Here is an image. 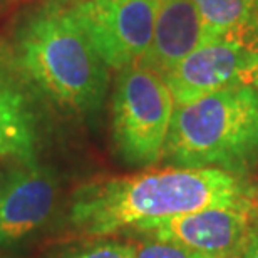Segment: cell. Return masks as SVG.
<instances>
[{
	"mask_svg": "<svg viewBox=\"0 0 258 258\" xmlns=\"http://www.w3.org/2000/svg\"><path fill=\"white\" fill-rule=\"evenodd\" d=\"M251 189L246 178L221 169L166 166L84 184L72 196L69 221L87 236L127 233L149 221L251 205Z\"/></svg>",
	"mask_w": 258,
	"mask_h": 258,
	"instance_id": "1",
	"label": "cell"
},
{
	"mask_svg": "<svg viewBox=\"0 0 258 258\" xmlns=\"http://www.w3.org/2000/svg\"><path fill=\"white\" fill-rule=\"evenodd\" d=\"M161 159L248 178L258 168V89L228 87L176 106Z\"/></svg>",
	"mask_w": 258,
	"mask_h": 258,
	"instance_id": "2",
	"label": "cell"
},
{
	"mask_svg": "<svg viewBox=\"0 0 258 258\" xmlns=\"http://www.w3.org/2000/svg\"><path fill=\"white\" fill-rule=\"evenodd\" d=\"M19 59L27 76L60 106L81 114L99 111L109 72L72 10L47 7L19 35Z\"/></svg>",
	"mask_w": 258,
	"mask_h": 258,
	"instance_id": "3",
	"label": "cell"
},
{
	"mask_svg": "<svg viewBox=\"0 0 258 258\" xmlns=\"http://www.w3.org/2000/svg\"><path fill=\"white\" fill-rule=\"evenodd\" d=\"M112 141L127 166L149 168L161 161L174 101L156 72L136 64L119 69L112 91Z\"/></svg>",
	"mask_w": 258,
	"mask_h": 258,
	"instance_id": "4",
	"label": "cell"
},
{
	"mask_svg": "<svg viewBox=\"0 0 258 258\" xmlns=\"http://www.w3.org/2000/svg\"><path fill=\"white\" fill-rule=\"evenodd\" d=\"M159 0H82L72 9L107 67L133 66L153 37Z\"/></svg>",
	"mask_w": 258,
	"mask_h": 258,
	"instance_id": "5",
	"label": "cell"
},
{
	"mask_svg": "<svg viewBox=\"0 0 258 258\" xmlns=\"http://www.w3.org/2000/svg\"><path fill=\"white\" fill-rule=\"evenodd\" d=\"M163 79L173 96L174 107L228 87L251 86L258 89V42L210 40Z\"/></svg>",
	"mask_w": 258,
	"mask_h": 258,
	"instance_id": "6",
	"label": "cell"
},
{
	"mask_svg": "<svg viewBox=\"0 0 258 258\" xmlns=\"http://www.w3.org/2000/svg\"><path fill=\"white\" fill-rule=\"evenodd\" d=\"M255 215L251 205L208 208L174 218L149 221L131 233L183 245L206 258H240Z\"/></svg>",
	"mask_w": 258,
	"mask_h": 258,
	"instance_id": "7",
	"label": "cell"
},
{
	"mask_svg": "<svg viewBox=\"0 0 258 258\" xmlns=\"http://www.w3.org/2000/svg\"><path fill=\"white\" fill-rule=\"evenodd\" d=\"M57 196L54 174L34 161L15 168L0 184V245H12L40 228Z\"/></svg>",
	"mask_w": 258,
	"mask_h": 258,
	"instance_id": "8",
	"label": "cell"
},
{
	"mask_svg": "<svg viewBox=\"0 0 258 258\" xmlns=\"http://www.w3.org/2000/svg\"><path fill=\"white\" fill-rule=\"evenodd\" d=\"M206 42L193 0H159L153 37L136 66L164 77Z\"/></svg>",
	"mask_w": 258,
	"mask_h": 258,
	"instance_id": "9",
	"label": "cell"
},
{
	"mask_svg": "<svg viewBox=\"0 0 258 258\" xmlns=\"http://www.w3.org/2000/svg\"><path fill=\"white\" fill-rule=\"evenodd\" d=\"M35 116L24 92L0 76V158L34 161Z\"/></svg>",
	"mask_w": 258,
	"mask_h": 258,
	"instance_id": "10",
	"label": "cell"
},
{
	"mask_svg": "<svg viewBox=\"0 0 258 258\" xmlns=\"http://www.w3.org/2000/svg\"><path fill=\"white\" fill-rule=\"evenodd\" d=\"M203 22L206 42H258V0H193Z\"/></svg>",
	"mask_w": 258,
	"mask_h": 258,
	"instance_id": "11",
	"label": "cell"
},
{
	"mask_svg": "<svg viewBox=\"0 0 258 258\" xmlns=\"http://www.w3.org/2000/svg\"><path fill=\"white\" fill-rule=\"evenodd\" d=\"M129 245L133 250V258H206L183 245L146 236L139 241H131Z\"/></svg>",
	"mask_w": 258,
	"mask_h": 258,
	"instance_id": "12",
	"label": "cell"
},
{
	"mask_svg": "<svg viewBox=\"0 0 258 258\" xmlns=\"http://www.w3.org/2000/svg\"><path fill=\"white\" fill-rule=\"evenodd\" d=\"M57 258H133V250L129 243L102 240L67 250Z\"/></svg>",
	"mask_w": 258,
	"mask_h": 258,
	"instance_id": "13",
	"label": "cell"
},
{
	"mask_svg": "<svg viewBox=\"0 0 258 258\" xmlns=\"http://www.w3.org/2000/svg\"><path fill=\"white\" fill-rule=\"evenodd\" d=\"M240 258H258V220H255V223L251 225L248 240Z\"/></svg>",
	"mask_w": 258,
	"mask_h": 258,
	"instance_id": "14",
	"label": "cell"
},
{
	"mask_svg": "<svg viewBox=\"0 0 258 258\" xmlns=\"http://www.w3.org/2000/svg\"><path fill=\"white\" fill-rule=\"evenodd\" d=\"M251 210H253L255 220H258V183L251 189Z\"/></svg>",
	"mask_w": 258,
	"mask_h": 258,
	"instance_id": "15",
	"label": "cell"
}]
</instances>
